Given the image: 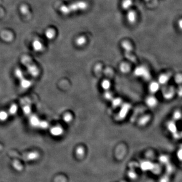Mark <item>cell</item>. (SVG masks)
I'll list each match as a JSON object with an SVG mask.
<instances>
[{
    "label": "cell",
    "mask_w": 182,
    "mask_h": 182,
    "mask_svg": "<svg viewBox=\"0 0 182 182\" xmlns=\"http://www.w3.org/2000/svg\"><path fill=\"white\" fill-rule=\"evenodd\" d=\"M88 7V5L87 3L82 1L76 2L68 6H62L60 8V11L62 14L68 15L78 11L84 10L87 9Z\"/></svg>",
    "instance_id": "6da1fadb"
},
{
    "label": "cell",
    "mask_w": 182,
    "mask_h": 182,
    "mask_svg": "<svg viewBox=\"0 0 182 182\" xmlns=\"http://www.w3.org/2000/svg\"><path fill=\"white\" fill-rule=\"evenodd\" d=\"M141 168L144 171H151L154 174H157L161 171V167L158 164H154L150 161H143L141 162Z\"/></svg>",
    "instance_id": "7a4b0ae2"
},
{
    "label": "cell",
    "mask_w": 182,
    "mask_h": 182,
    "mask_svg": "<svg viewBox=\"0 0 182 182\" xmlns=\"http://www.w3.org/2000/svg\"><path fill=\"white\" fill-rule=\"evenodd\" d=\"M21 61L23 64L27 66L28 70L30 74L34 77H37L39 73L38 69L33 64V62H32V60L29 57H28L27 56H24L22 58Z\"/></svg>",
    "instance_id": "3957f363"
},
{
    "label": "cell",
    "mask_w": 182,
    "mask_h": 182,
    "mask_svg": "<svg viewBox=\"0 0 182 182\" xmlns=\"http://www.w3.org/2000/svg\"><path fill=\"white\" fill-rule=\"evenodd\" d=\"M121 46L124 50L125 57L132 62L136 63V58L135 56L132 53L133 47L131 43L128 41H123L121 43Z\"/></svg>",
    "instance_id": "277c9868"
},
{
    "label": "cell",
    "mask_w": 182,
    "mask_h": 182,
    "mask_svg": "<svg viewBox=\"0 0 182 182\" xmlns=\"http://www.w3.org/2000/svg\"><path fill=\"white\" fill-rule=\"evenodd\" d=\"M162 96L165 100H169L174 98L176 94V89L173 86L164 85L161 90Z\"/></svg>",
    "instance_id": "5b68a950"
},
{
    "label": "cell",
    "mask_w": 182,
    "mask_h": 182,
    "mask_svg": "<svg viewBox=\"0 0 182 182\" xmlns=\"http://www.w3.org/2000/svg\"><path fill=\"white\" fill-rule=\"evenodd\" d=\"M135 74L136 76L141 77L146 81H150L151 75L148 69L144 66H140L136 68L135 70Z\"/></svg>",
    "instance_id": "8992f818"
},
{
    "label": "cell",
    "mask_w": 182,
    "mask_h": 182,
    "mask_svg": "<svg viewBox=\"0 0 182 182\" xmlns=\"http://www.w3.org/2000/svg\"><path fill=\"white\" fill-rule=\"evenodd\" d=\"M9 154L13 157H19V159H22L25 160H31L36 159H37L38 156V153H37L36 152H30V153H28L27 154H24L23 156H20L16 152L14 151L10 152Z\"/></svg>",
    "instance_id": "52a82bcc"
},
{
    "label": "cell",
    "mask_w": 182,
    "mask_h": 182,
    "mask_svg": "<svg viewBox=\"0 0 182 182\" xmlns=\"http://www.w3.org/2000/svg\"><path fill=\"white\" fill-rule=\"evenodd\" d=\"M158 100L157 98L153 95H150L147 97L145 100V103L147 106L150 108H154L158 104Z\"/></svg>",
    "instance_id": "ba28073f"
},
{
    "label": "cell",
    "mask_w": 182,
    "mask_h": 182,
    "mask_svg": "<svg viewBox=\"0 0 182 182\" xmlns=\"http://www.w3.org/2000/svg\"><path fill=\"white\" fill-rule=\"evenodd\" d=\"M166 128L168 131L172 134V135H174V134L178 133V128L177 124H175V121L174 120H169L166 124Z\"/></svg>",
    "instance_id": "9c48e42d"
},
{
    "label": "cell",
    "mask_w": 182,
    "mask_h": 182,
    "mask_svg": "<svg viewBox=\"0 0 182 182\" xmlns=\"http://www.w3.org/2000/svg\"><path fill=\"white\" fill-rule=\"evenodd\" d=\"M170 78H171V74L170 73H163L159 76L158 82L160 84L164 86L168 83Z\"/></svg>",
    "instance_id": "30bf717a"
},
{
    "label": "cell",
    "mask_w": 182,
    "mask_h": 182,
    "mask_svg": "<svg viewBox=\"0 0 182 182\" xmlns=\"http://www.w3.org/2000/svg\"><path fill=\"white\" fill-rule=\"evenodd\" d=\"M160 88V84L159 82L153 81L151 82L149 84V91L151 94H155L159 91Z\"/></svg>",
    "instance_id": "8fae6325"
},
{
    "label": "cell",
    "mask_w": 182,
    "mask_h": 182,
    "mask_svg": "<svg viewBox=\"0 0 182 182\" xmlns=\"http://www.w3.org/2000/svg\"><path fill=\"white\" fill-rule=\"evenodd\" d=\"M151 119V116L150 115H144L139 119L138 121L139 124L142 127L145 126L146 124H148L149 121H150Z\"/></svg>",
    "instance_id": "7c38bea8"
},
{
    "label": "cell",
    "mask_w": 182,
    "mask_h": 182,
    "mask_svg": "<svg viewBox=\"0 0 182 182\" xmlns=\"http://www.w3.org/2000/svg\"><path fill=\"white\" fill-rule=\"evenodd\" d=\"M127 18H128V20L129 23H135V21H136V18H137V16H136L135 12H134V11H129L127 15Z\"/></svg>",
    "instance_id": "4fadbf2b"
},
{
    "label": "cell",
    "mask_w": 182,
    "mask_h": 182,
    "mask_svg": "<svg viewBox=\"0 0 182 182\" xmlns=\"http://www.w3.org/2000/svg\"><path fill=\"white\" fill-rule=\"evenodd\" d=\"M131 108V105L128 104H124L123 106V109L120 112V118H124L129 111V109Z\"/></svg>",
    "instance_id": "5bb4252c"
},
{
    "label": "cell",
    "mask_w": 182,
    "mask_h": 182,
    "mask_svg": "<svg viewBox=\"0 0 182 182\" xmlns=\"http://www.w3.org/2000/svg\"><path fill=\"white\" fill-rule=\"evenodd\" d=\"M87 42V39L84 36H79L75 40V43L78 46H82Z\"/></svg>",
    "instance_id": "9a60e30c"
},
{
    "label": "cell",
    "mask_w": 182,
    "mask_h": 182,
    "mask_svg": "<svg viewBox=\"0 0 182 182\" xmlns=\"http://www.w3.org/2000/svg\"><path fill=\"white\" fill-rule=\"evenodd\" d=\"M182 118V114L181 111L177 110L173 114V120L174 121H178Z\"/></svg>",
    "instance_id": "2e32d148"
},
{
    "label": "cell",
    "mask_w": 182,
    "mask_h": 182,
    "mask_svg": "<svg viewBox=\"0 0 182 182\" xmlns=\"http://www.w3.org/2000/svg\"><path fill=\"white\" fill-rule=\"evenodd\" d=\"M55 31L53 28H49L46 32V36L49 39H52L55 36Z\"/></svg>",
    "instance_id": "e0dca14e"
},
{
    "label": "cell",
    "mask_w": 182,
    "mask_h": 182,
    "mask_svg": "<svg viewBox=\"0 0 182 182\" xmlns=\"http://www.w3.org/2000/svg\"><path fill=\"white\" fill-rule=\"evenodd\" d=\"M133 4V0H124L122 2V7L124 9H128Z\"/></svg>",
    "instance_id": "ac0fdd59"
},
{
    "label": "cell",
    "mask_w": 182,
    "mask_h": 182,
    "mask_svg": "<svg viewBox=\"0 0 182 182\" xmlns=\"http://www.w3.org/2000/svg\"><path fill=\"white\" fill-rule=\"evenodd\" d=\"M159 160L161 164H164V165L169 162V157L165 155H161V156H160V157H159Z\"/></svg>",
    "instance_id": "d6986e66"
},
{
    "label": "cell",
    "mask_w": 182,
    "mask_h": 182,
    "mask_svg": "<svg viewBox=\"0 0 182 182\" xmlns=\"http://www.w3.org/2000/svg\"><path fill=\"white\" fill-rule=\"evenodd\" d=\"M33 47L36 51H41L42 50L43 45L40 41H35L33 43Z\"/></svg>",
    "instance_id": "ffe728a7"
},
{
    "label": "cell",
    "mask_w": 182,
    "mask_h": 182,
    "mask_svg": "<svg viewBox=\"0 0 182 182\" xmlns=\"http://www.w3.org/2000/svg\"><path fill=\"white\" fill-rule=\"evenodd\" d=\"M174 81L175 83L179 85L182 84V74L178 73L175 75L174 78Z\"/></svg>",
    "instance_id": "44dd1931"
},
{
    "label": "cell",
    "mask_w": 182,
    "mask_h": 182,
    "mask_svg": "<svg viewBox=\"0 0 182 182\" xmlns=\"http://www.w3.org/2000/svg\"><path fill=\"white\" fill-rule=\"evenodd\" d=\"M62 129L59 127H56L51 129V133L54 135H59L62 133Z\"/></svg>",
    "instance_id": "7402d4cb"
},
{
    "label": "cell",
    "mask_w": 182,
    "mask_h": 182,
    "mask_svg": "<svg viewBox=\"0 0 182 182\" xmlns=\"http://www.w3.org/2000/svg\"><path fill=\"white\" fill-rule=\"evenodd\" d=\"M21 86L23 88H27L30 87V85H31V83L29 81L23 78L21 80Z\"/></svg>",
    "instance_id": "603a6c76"
},
{
    "label": "cell",
    "mask_w": 182,
    "mask_h": 182,
    "mask_svg": "<svg viewBox=\"0 0 182 182\" xmlns=\"http://www.w3.org/2000/svg\"><path fill=\"white\" fill-rule=\"evenodd\" d=\"M13 165L15 169H17L18 171H21L23 169V165H21V164L17 160H14L13 162Z\"/></svg>",
    "instance_id": "cb8c5ba5"
},
{
    "label": "cell",
    "mask_w": 182,
    "mask_h": 182,
    "mask_svg": "<svg viewBox=\"0 0 182 182\" xmlns=\"http://www.w3.org/2000/svg\"><path fill=\"white\" fill-rule=\"evenodd\" d=\"M120 69L123 73H128L130 70V67L128 64L123 63L121 64Z\"/></svg>",
    "instance_id": "d4e9b609"
},
{
    "label": "cell",
    "mask_w": 182,
    "mask_h": 182,
    "mask_svg": "<svg viewBox=\"0 0 182 182\" xmlns=\"http://www.w3.org/2000/svg\"><path fill=\"white\" fill-rule=\"evenodd\" d=\"M30 122L34 126H37L40 124V121L36 116H33L30 119Z\"/></svg>",
    "instance_id": "484cf974"
},
{
    "label": "cell",
    "mask_w": 182,
    "mask_h": 182,
    "mask_svg": "<svg viewBox=\"0 0 182 182\" xmlns=\"http://www.w3.org/2000/svg\"><path fill=\"white\" fill-rule=\"evenodd\" d=\"M8 118V114L5 111H1L0 112V120L1 121L5 120Z\"/></svg>",
    "instance_id": "4316f807"
},
{
    "label": "cell",
    "mask_w": 182,
    "mask_h": 182,
    "mask_svg": "<svg viewBox=\"0 0 182 182\" xmlns=\"http://www.w3.org/2000/svg\"><path fill=\"white\" fill-rule=\"evenodd\" d=\"M17 107L16 105H12L10 108L9 111L11 114H14L17 112Z\"/></svg>",
    "instance_id": "83f0119b"
},
{
    "label": "cell",
    "mask_w": 182,
    "mask_h": 182,
    "mask_svg": "<svg viewBox=\"0 0 182 182\" xmlns=\"http://www.w3.org/2000/svg\"><path fill=\"white\" fill-rule=\"evenodd\" d=\"M177 156L179 161H182V145L177 151Z\"/></svg>",
    "instance_id": "f1b7e54d"
},
{
    "label": "cell",
    "mask_w": 182,
    "mask_h": 182,
    "mask_svg": "<svg viewBox=\"0 0 182 182\" xmlns=\"http://www.w3.org/2000/svg\"><path fill=\"white\" fill-rule=\"evenodd\" d=\"M15 75L20 80H21V79L23 78V73L21 72V70H19V69L16 70V71H15Z\"/></svg>",
    "instance_id": "f546056e"
},
{
    "label": "cell",
    "mask_w": 182,
    "mask_h": 182,
    "mask_svg": "<svg viewBox=\"0 0 182 182\" xmlns=\"http://www.w3.org/2000/svg\"><path fill=\"white\" fill-rule=\"evenodd\" d=\"M176 94L178 95L179 97H182V84L181 85H179V87L177 89H176Z\"/></svg>",
    "instance_id": "4dcf8cb0"
},
{
    "label": "cell",
    "mask_w": 182,
    "mask_h": 182,
    "mask_svg": "<svg viewBox=\"0 0 182 182\" xmlns=\"http://www.w3.org/2000/svg\"><path fill=\"white\" fill-rule=\"evenodd\" d=\"M23 111L24 112L25 114H30L31 110H30V108L29 106L27 105L24 106L23 107Z\"/></svg>",
    "instance_id": "1f68e13d"
},
{
    "label": "cell",
    "mask_w": 182,
    "mask_h": 182,
    "mask_svg": "<svg viewBox=\"0 0 182 182\" xmlns=\"http://www.w3.org/2000/svg\"><path fill=\"white\" fill-rule=\"evenodd\" d=\"M102 86L104 88L107 89L110 87V83L108 81H104L102 83Z\"/></svg>",
    "instance_id": "d6a6232c"
},
{
    "label": "cell",
    "mask_w": 182,
    "mask_h": 182,
    "mask_svg": "<svg viewBox=\"0 0 182 182\" xmlns=\"http://www.w3.org/2000/svg\"><path fill=\"white\" fill-rule=\"evenodd\" d=\"M64 120L66 121V122H68V121H70L71 120V116H70V115L69 114H67L65 115L64 116Z\"/></svg>",
    "instance_id": "836d02e7"
},
{
    "label": "cell",
    "mask_w": 182,
    "mask_h": 182,
    "mask_svg": "<svg viewBox=\"0 0 182 182\" xmlns=\"http://www.w3.org/2000/svg\"><path fill=\"white\" fill-rule=\"evenodd\" d=\"M39 125H40V127H41V128H47V123H46V122H45V121L41 122V123H40V124H39Z\"/></svg>",
    "instance_id": "e575fe53"
},
{
    "label": "cell",
    "mask_w": 182,
    "mask_h": 182,
    "mask_svg": "<svg viewBox=\"0 0 182 182\" xmlns=\"http://www.w3.org/2000/svg\"><path fill=\"white\" fill-rule=\"evenodd\" d=\"M77 152H78V154H83V149H82V148H78V150H77Z\"/></svg>",
    "instance_id": "d590c367"
},
{
    "label": "cell",
    "mask_w": 182,
    "mask_h": 182,
    "mask_svg": "<svg viewBox=\"0 0 182 182\" xmlns=\"http://www.w3.org/2000/svg\"><path fill=\"white\" fill-rule=\"evenodd\" d=\"M120 102H120V100L119 99H116V100L114 102V105L115 106H118L119 104H120Z\"/></svg>",
    "instance_id": "8d00e7d4"
},
{
    "label": "cell",
    "mask_w": 182,
    "mask_h": 182,
    "mask_svg": "<svg viewBox=\"0 0 182 182\" xmlns=\"http://www.w3.org/2000/svg\"><path fill=\"white\" fill-rule=\"evenodd\" d=\"M179 27V28L182 30V19H180L178 23Z\"/></svg>",
    "instance_id": "74e56055"
},
{
    "label": "cell",
    "mask_w": 182,
    "mask_h": 182,
    "mask_svg": "<svg viewBox=\"0 0 182 182\" xmlns=\"http://www.w3.org/2000/svg\"><path fill=\"white\" fill-rule=\"evenodd\" d=\"M180 135H181V137H182V131L180 133Z\"/></svg>",
    "instance_id": "f35d334b"
},
{
    "label": "cell",
    "mask_w": 182,
    "mask_h": 182,
    "mask_svg": "<svg viewBox=\"0 0 182 182\" xmlns=\"http://www.w3.org/2000/svg\"><path fill=\"white\" fill-rule=\"evenodd\" d=\"M145 1H148V0H145Z\"/></svg>",
    "instance_id": "ab89813d"
},
{
    "label": "cell",
    "mask_w": 182,
    "mask_h": 182,
    "mask_svg": "<svg viewBox=\"0 0 182 182\" xmlns=\"http://www.w3.org/2000/svg\"></svg>",
    "instance_id": "60d3db41"
}]
</instances>
